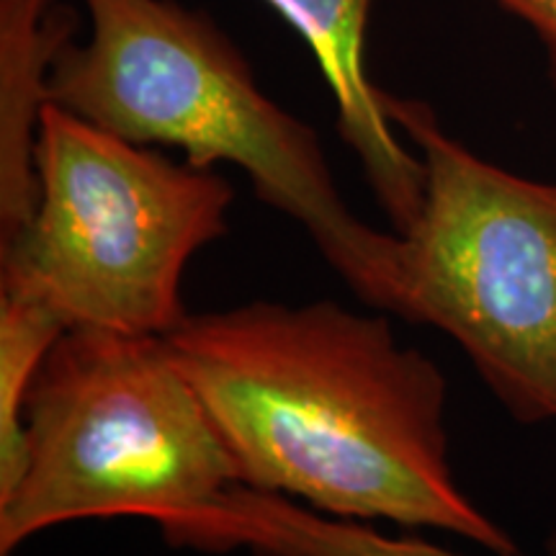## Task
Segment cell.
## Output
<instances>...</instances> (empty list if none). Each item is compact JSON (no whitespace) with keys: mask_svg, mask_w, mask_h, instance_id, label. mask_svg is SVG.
Listing matches in <instances>:
<instances>
[{"mask_svg":"<svg viewBox=\"0 0 556 556\" xmlns=\"http://www.w3.org/2000/svg\"><path fill=\"white\" fill-rule=\"evenodd\" d=\"M232 456L240 484L332 518L433 528L516 554L456 484L448 387L384 315L336 302L189 315L165 336Z\"/></svg>","mask_w":556,"mask_h":556,"instance_id":"cell-1","label":"cell"},{"mask_svg":"<svg viewBox=\"0 0 556 556\" xmlns=\"http://www.w3.org/2000/svg\"><path fill=\"white\" fill-rule=\"evenodd\" d=\"M88 39H70L50 101L129 142L168 144L193 168L232 163L255 197L294 219L356 296L405 317L402 238L356 217L317 131L278 106L225 31L176 0H83Z\"/></svg>","mask_w":556,"mask_h":556,"instance_id":"cell-2","label":"cell"},{"mask_svg":"<svg viewBox=\"0 0 556 556\" xmlns=\"http://www.w3.org/2000/svg\"><path fill=\"white\" fill-rule=\"evenodd\" d=\"M238 484L168 340L70 328L34 381L24 475L0 500V556L78 520L142 518L168 536Z\"/></svg>","mask_w":556,"mask_h":556,"instance_id":"cell-3","label":"cell"},{"mask_svg":"<svg viewBox=\"0 0 556 556\" xmlns=\"http://www.w3.org/2000/svg\"><path fill=\"white\" fill-rule=\"evenodd\" d=\"M39 199L0 242V294L41 304L65 328L165 338L189 317V261L227 232L225 176L173 163L47 103L37 137Z\"/></svg>","mask_w":556,"mask_h":556,"instance_id":"cell-4","label":"cell"},{"mask_svg":"<svg viewBox=\"0 0 556 556\" xmlns=\"http://www.w3.org/2000/svg\"><path fill=\"white\" fill-rule=\"evenodd\" d=\"M426 168L402 232L405 319L433 325L520 422H556V184L497 168L426 101L384 90Z\"/></svg>","mask_w":556,"mask_h":556,"instance_id":"cell-5","label":"cell"},{"mask_svg":"<svg viewBox=\"0 0 556 556\" xmlns=\"http://www.w3.org/2000/svg\"><path fill=\"white\" fill-rule=\"evenodd\" d=\"M309 47L338 109V135L356 152L374 197L397 235L420 214L426 168L394 135L384 90L366 73V26L374 0H263Z\"/></svg>","mask_w":556,"mask_h":556,"instance_id":"cell-6","label":"cell"},{"mask_svg":"<svg viewBox=\"0 0 556 556\" xmlns=\"http://www.w3.org/2000/svg\"><path fill=\"white\" fill-rule=\"evenodd\" d=\"M70 39L73 18L50 0H0V242L37 206L39 122L52 65Z\"/></svg>","mask_w":556,"mask_h":556,"instance_id":"cell-7","label":"cell"},{"mask_svg":"<svg viewBox=\"0 0 556 556\" xmlns=\"http://www.w3.org/2000/svg\"><path fill=\"white\" fill-rule=\"evenodd\" d=\"M178 546L248 548L255 556H464L422 539L387 536L361 520L325 516L296 500L245 484L232 486L180 528ZM546 556H556V548H548Z\"/></svg>","mask_w":556,"mask_h":556,"instance_id":"cell-8","label":"cell"},{"mask_svg":"<svg viewBox=\"0 0 556 556\" xmlns=\"http://www.w3.org/2000/svg\"><path fill=\"white\" fill-rule=\"evenodd\" d=\"M65 330L41 304L0 294V500L24 475L26 407L47 353Z\"/></svg>","mask_w":556,"mask_h":556,"instance_id":"cell-9","label":"cell"},{"mask_svg":"<svg viewBox=\"0 0 556 556\" xmlns=\"http://www.w3.org/2000/svg\"><path fill=\"white\" fill-rule=\"evenodd\" d=\"M492 3L503 5L505 11L526 21L536 31V37L546 50L548 70H552V78L556 83V0H492Z\"/></svg>","mask_w":556,"mask_h":556,"instance_id":"cell-10","label":"cell"},{"mask_svg":"<svg viewBox=\"0 0 556 556\" xmlns=\"http://www.w3.org/2000/svg\"><path fill=\"white\" fill-rule=\"evenodd\" d=\"M552 546H554V548H556V539H554V541H552Z\"/></svg>","mask_w":556,"mask_h":556,"instance_id":"cell-11","label":"cell"}]
</instances>
